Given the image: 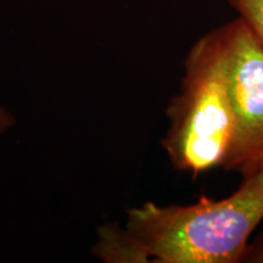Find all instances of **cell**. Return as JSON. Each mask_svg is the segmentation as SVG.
<instances>
[{
    "instance_id": "obj_1",
    "label": "cell",
    "mask_w": 263,
    "mask_h": 263,
    "mask_svg": "<svg viewBox=\"0 0 263 263\" xmlns=\"http://www.w3.org/2000/svg\"><path fill=\"white\" fill-rule=\"evenodd\" d=\"M263 221V177L242 180L224 199L202 194L195 203L145 202L128 212L124 228L101 230L95 254L106 262H244Z\"/></svg>"
},
{
    "instance_id": "obj_2",
    "label": "cell",
    "mask_w": 263,
    "mask_h": 263,
    "mask_svg": "<svg viewBox=\"0 0 263 263\" xmlns=\"http://www.w3.org/2000/svg\"><path fill=\"white\" fill-rule=\"evenodd\" d=\"M166 112L170 127L162 146L173 168L194 178L223 168L234 134V112L217 27L190 48L180 89Z\"/></svg>"
},
{
    "instance_id": "obj_3",
    "label": "cell",
    "mask_w": 263,
    "mask_h": 263,
    "mask_svg": "<svg viewBox=\"0 0 263 263\" xmlns=\"http://www.w3.org/2000/svg\"><path fill=\"white\" fill-rule=\"evenodd\" d=\"M224 50L234 134L224 171L263 177V43L239 16L218 26Z\"/></svg>"
},
{
    "instance_id": "obj_4",
    "label": "cell",
    "mask_w": 263,
    "mask_h": 263,
    "mask_svg": "<svg viewBox=\"0 0 263 263\" xmlns=\"http://www.w3.org/2000/svg\"><path fill=\"white\" fill-rule=\"evenodd\" d=\"M228 3L263 43V0H228Z\"/></svg>"
},
{
    "instance_id": "obj_5",
    "label": "cell",
    "mask_w": 263,
    "mask_h": 263,
    "mask_svg": "<svg viewBox=\"0 0 263 263\" xmlns=\"http://www.w3.org/2000/svg\"><path fill=\"white\" fill-rule=\"evenodd\" d=\"M245 261L263 262V240L262 239H258L255 244H249L244 262Z\"/></svg>"
},
{
    "instance_id": "obj_6",
    "label": "cell",
    "mask_w": 263,
    "mask_h": 263,
    "mask_svg": "<svg viewBox=\"0 0 263 263\" xmlns=\"http://www.w3.org/2000/svg\"><path fill=\"white\" fill-rule=\"evenodd\" d=\"M15 122V117L8 110L0 106V134L5 133L6 130L10 129V128L14 126Z\"/></svg>"
}]
</instances>
